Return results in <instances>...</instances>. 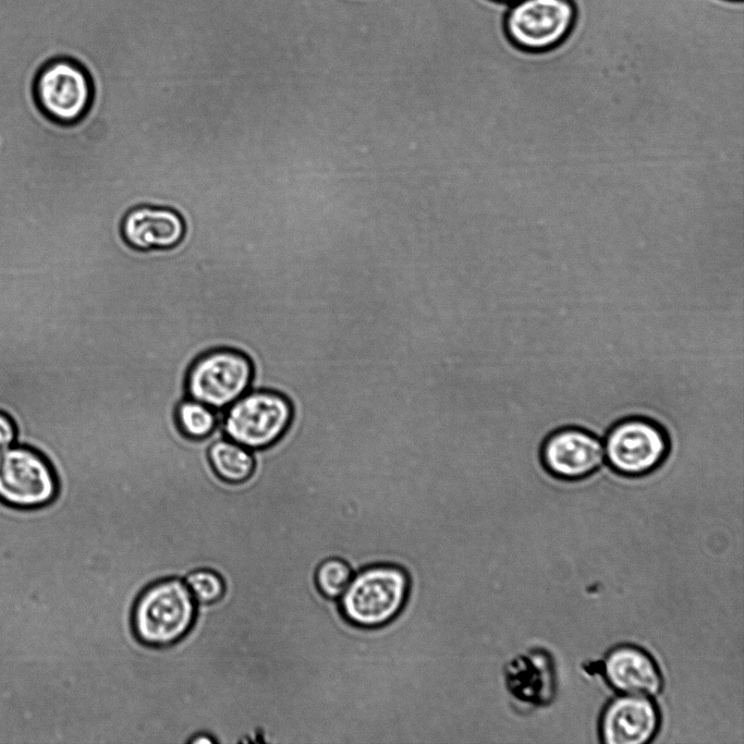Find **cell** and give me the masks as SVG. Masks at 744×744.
I'll use <instances>...</instances> for the list:
<instances>
[{
  "instance_id": "obj_1",
  "label": "cell",
  "mask_w": 744,
  "mask_h": 744,
  "mask_svg": "<svg viewBox=\"0 0 744 744\" xmlns=\"http://www.w3.org/2000/svg\"><path fill=\"white\" fill-rule=\"evenodd\" d=\"M198 603L183 577L168 576L148 584L131 611V627L138 643L166 648L182 641L193 629Z\"/></svg>"
},
{
  "instance_id": "obj_2",
  "label": "cell",
  "mask_w": 744,
  "mask_h": 744,
  "mask_svg": "<svg viewBox=\"0 0 744 744\" xmlns=\"http://www.w3.org/2000/svg\"><path fill=\"white\" fill-rule=\"evenodd\" d=\"M408 573L394 563H375L353 575L340 596L344 620L362 629H376L394 620L410 594Z\"/></svg>"
},
{
  "instance_id": "obj_3",
  "label": "cell",
  "mask_w": 744,
  "mask_h": 744,
  "mask_svg": "<svg viewBox=\"0 0 744 744\" xmlns=\"http://www.w3.org/2000/svg\"><path fill=\"white\" fill-rule=\"evenodd\" d=\"M295 416L293 401L283 392L253 388L221 412L223 435L249 449L277 443L291 428Z\"/></svg>"
},
{
  "instance_id": "obj_4",
  "label": "cell",
  "mask_w": 744,
  "mask_h": 744,
  "mask_svg": "<svg viewBox=\"0 0 744 744\" xmlns=\"http://www.w3.org/2000/svg\"><path fill=\"white\" fill-rule=\"evenodd\" d=\"M607 467L626 478H643L659 469L671 452V438L656 419L635 414L615 420L605 431Z\"/></svg>"
},
{
  "instance_id": "obj_5",
  "label": "cell",
  "mask_w": 744,
  "mask_h": 744,
  "mask_svg": "<svg viewBox=\"0 0 744 744\" xmlns=\"http://www.w3.org/2000/svg\"><path fill=\"white\" fill-rule=\"evenodd\" d=\"M254 365L243 351L229 346L209 349L190 365L185 376L186 397L216 411L252 389Z\"/></svg>"
},
{
  "instance_id": "obj_6",
  "label": "cell",
  "mask_w": 744,
  "mask_h": 744,
  "mask_svg": "<svg viewBox=\"0 0 744 744\" xmlns=\"http://www.w3.org/2000/svg\"><path fill=\"white\" fill-rule=\"evenodd\" d=\"M32 89L37 108L52 124L70 126L87 114L94 98L92 78L75 60H49L34 75Z\"/></svg>"
},
{
  "instance_id": "obj_7",
  "label": "cell",
  "mask_w": 744,
  "mask_h": 744,
  "mask_svg": "<svg viewBox=\"0 0 744 744\" xmlns=\"http://www.w3.org/2000/svg\"><path fill=\"white\" fill-rule=\"evenodd\" d=\"M578 19L575 0H520L510 4L504 29L510 41L528 53H547L561 47Z\"/></svg>"
},
{
  "instance_id": "obj_8",
  "label": "cell",
  "mask_w": 744,
  "mask_h": 744,
  "mask_svg": "<svg viewBox=\"0 0 744 744\" xmlns=\"http://www.w3.org/2000/svg\"><path fill=\"white\" fill-rule=\"evenodd\" d=\"M58 483L48 461L36 450L13 444L0 452V501L21 510L50 503Z\"/></svg>"
},
{
  "instance_id": "obj_9",
  "label": "cell",
  "mask_w": 744,
  "mask_h": 744,
  "mask_svg": "<svg viewBox=\"0 0 744 744\" xmlns=\"http://www.w3.org/2000/svg\"><path fill=\"white\" fill-rule=\"evenodd\" d=\"M539 458L550 476L562 481H581L603 466V444L595 431L564 425L544 438Z\"/></svg>"
},
{
  "instance_id": "obj_10",
  "label": "cell",
  "mask_w": 744,
  "mask_h": 744,
  "mask_svg": "<svg viewBox=\"0 0 744 744\" xmlns=\"http://www.w3.org/2000/svg\"><path fill=\"white\" fill-rule=\"evenodd\" d=\"M661 713L652 697L618 694L603 706L598 736L605 744H645L654 741Z\"/></svg>"
},
{
  "instance_id": "obj_11",
  "label": "cell",
  "mask_w": 744,
  "mask_h": 744,
  "mask_svg": "<svg viewBox=\"0 0 744 744\" xmlns=\"http://www.w3.org/2000/svg\"><path fill=\"white\" fill-rule=\"evenodd\" d=\"M606 684L617 694L655 697L664 684L654 656L633 643H620L606 651L595 667Z\"/></svg>"
},
{
  "instance_id": "obj_12",
  "label": "cell",
  "mask_w": 744,
  "mask_h": 744,
  "mask_svg": "<svg viewBox=\"0 0 744 744\" xmlns=\"http://www.w3.org/2000/svg\"><path fill=\"white\" fill-rule=\"evenodd\" d=\"M504 678L510 694L523 704L541 708L556 698L557 669L546 648L534 647L512 658L504 668Z\"/></svg>"
},
{
  "instance_id": "obj_13",
  "label": "cell",
  "mask_w": 744,
  "mask_h": 744,
  "mask_svg": "<svg viewBox=\"0 0 744 744\" xmlns=\"http://www.w3.org/2000/svg\"><path fill=\"white\" fill-rule=\"evenodd\" d=\"M185 231L184 219L169 207L136 206L121 222L122 239L139 252L173 248L182 242Z\"/></svg>"
},
{
  "instance_id": "obj_14",
  "label": "cell",
  "mask_w": 744,
  "mask_h": 744,
  "mask_svg": "<svg viewBox=\"0 0 744 744\" xmlns=\"http://www.w3.org/2000/svg\"><path fill=\"white\" fill-rule=\"evenodd\" d=\"M207 459L216 476L228 484L244 483L255 469L253 450L227 438L220 424L207 448Z\"/></svg>"
},
{
  "instance_id": "obj_15",
  "label": "cell",
  "mask_w": 744,
  "mask_h": 744,
  "mask_svg": "<svg viewBox=\"0 0 744 744\" xmlns=\"http://www.w3.org/2000/svg\"><path fill=\"white\" fill-rule=\"evenodd\" d=\"M221 412L185 397L175 405L174 419L185 437L203 440L211 436L219 426Z\"/></svg>"
},
{
  "instance_id": "obj_16",
  "label": "cell",
  "mask_w": 744,
  "mask_h": 744,
  "mask_svg": "<svg viewBox=\"0 0 744 744\" xmlns=\"http://www.w3.org/2000/svg\"><path fill=\"white\" fill-rule=\"evenodd\" d=\"M354 573L347 561L339 557L321 561L314 573L318 591L326 598H339L349 586Z\"/></svg>"
},
{
  "instance_id": "obj_17",
  "label": "cell",
  "mask_w": 744,
  "mask_h": 744,
  "mask_svg": "<svg viewBox=\"0 0 744 744\" xmlns=\"http://www.w3.org/2000/svg\"><path fill=\"white\" fill-rule=\"evenodd\" d=\"M183 580L199 606L214 605L220 601L225 594L223 577L212 569H194Z\"/></svg>"
},
{
  "instance_id": "obj_18",
  "label": "cell",
  "mask_w": 744,
  "mask_h": 744,
  "mask_svg": "<svg viewBox=\"0 0 744 744\" xmlns=\"http://www.w3.org/2000/svg\"><path fill=\"white\" fill-rule=\"evenodd\" d=\"M16 428L13 420L0 411V452L15 444Z\"/></svg>"
},
{
  "instance_id": "obj_19",
  "label": "cell",
  "mask_w": 744,
  "mask_h": 744,
  "mask_svg": "<svg viewBox=\"0 0 744 744\" xmlns=\"http://www.w3.org/2000/svg\"><path fill=\"white\" fill-rule=\"evenodd\" d=\"M496 1L503 2V3H508V4H513V3H515V2H517V1H520V0H496Z\"/></svg>"
},
{
  "instance_id": "obj_20",
  "label": "cell",
  "mask_w": 744,
  "mask_h": 744,
  "mask_svg": "<svg viewBox=\"0 0 744 744\" xmlns=\"http://www.w3.org/2000/svg\"><path fill=\"white\" fill-rule=\"evenodd\" d=\"M194 292H195V291H194ZM195 295H196V293H195ZM196 297H197V295H196ZM197 300H198V297H197ZM198 302H199V300H198ZM199 305H200V302H199ZM200 307H202V305H200ZM202 312H203V308H202ZM203 315H204V312H203ZM204 318H205V316H204ZM205 322H206V319H205ZM206 327H207V331H208V334H209V330H208L207 324H206ZM209 337H210V336H209ZM212 344H214V343H212Z\"/></svg>"
},
{
  "instance_id": "obj_21",
  "label": "cell",
  "mask_w": 744,
  "mask_h": 744,
  "mask_svg": "<svg viewBox=\"0 0 744 744\" xmlns=\"http://www.w3.org/2000/svg\"><path fill=\"white\" fill-rule=\"evenodd\" d=\"M729 1H743V0H729Z\"/></svg>"
}]
</instances>
